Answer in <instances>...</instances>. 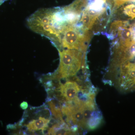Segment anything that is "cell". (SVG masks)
Here are the masks:
<instances>
[{
    "mask_svg": "<svg viewBox=\"0 0 135 135\" xmlns=\"http://www.w3.org/2000/svg\"><path fill=\"white\" fill-rule=\"evenodd\" d=\"M58 10L59 8L41 9L32 14L26 21L29 29L49 39L57 49L61 47L62 30Z\"/></svg>",
    "mask_w": 135,
    "mask_h": 135,
    "instance_id": "obj_1",
    "label": "cell"
},
{
    "mask_svg": "<svg viewBox=\"0 0 135 135\" xmlns=\"http://www.w3.org/2000/svg\"><path fill=\"white\" fill-rule=\"evenodd\" d=\"M60 64L54 78L63 79L78 75L80 71H86L85 55L81 51L74 49L58 50Z\"/></svg>",
    "mask_w": 135,
    "mask_h": 135,
    "instance_id": "obj_2",
    "label": "cell"
},
{
    "mask_svg": "<svg viewBox=\"0 0 135 135\" xmlns=\"http://www.w3.org/2000/svg\"><path fill=\"white\" fill-rule=\"evenodd\" d=\"M88 38V35L81 33L78 27L74 25L68 24L62 29L60 33L61 48L85 52L86 50L85 43Z\"/></svg>",
    "mask_w": 135,
    "mask_h": 135,
    "instance_id": "obj_3",
    "label": "cell"
},
{
    "mask_svg": "<svg viewBox=\"0 0 135 135\" xmlns=\"http://www.w3.org/2000/svg\"><path fill=\"white\" fill-rule=\"evenodd\" d=\"M101 14V12H97L88 7L83 14L80 20L83 31H87L92 28L96 20Z\"/></svg>",
    "mask_w": 135,
    "mask_h": 135,
    "instance_id": "obj_4",
    "label": "cell"
},
{
    "mask_svg": "<svg viewBox=\"0 0 135 135\" xmlns=\"http://www.w3.org/2000/svg\"><path fill=\"white\" fill-rule=\"evenodd\" d=\"M118 30V36L121 45V47H127L134 40L133 29L130 27L122 26L120 27Z\"/></svg>",
    "mask_w": 135,
    "mask_h": 135,
    "instance_id": "obj_5",
    "label": "cell"
},
{
    "mask_svg": "<svg viewBox=\"0 0 135 135\" xmlns=\"http://www.w3.org/2000/svg\"><path fill=\"white\" fill-rule=\"evenodd\" d=\"M50 120L44 117H40L37 119H33L27 125L26 127L30 131L46 130L48 127Z\"/></svg>",
    "mask_w": 135,
    "mask_h": 135,
    "instance_id": "obj_6",
    "label": "cell"
},
{
    "mask_svg": "<svg viewBox=\"0 0 135 135\" xmlns=\"http://www.w3.org/2000/svg\"><path fill=\"white\" fill-rule=\"evenodd\" d=\"M124 12L128 16L134 19L135 18V5L131 4L127 5L124 8Z\"/></svg>",
    "mask_w": 135,
    "mask_h": 135,
    "instance_id": "obj_7",
    "label": "cell"
},
{
    "mask_svg": "<svg viewBox=\"0 0 135 135\" xmlns=\"http://www.w3.org/2000/svg\"><path fill=\"white\" fill-rule=\"evenodd\" d=\"M115 5L117 6H119L122 5L124 3L127 1H129L130 0H114Z\"/></svg>",
    "mask_w": 135,
    "mask_h": 135,
    "instance_id": "obj_8",
    "label": "cell"
},
{
    "mask_svg": "<svg viewBox=\"0 0 135 135\" xmlns=\"http://www.w3.org/2000/svg\"><path fill=\"white\" fill-rule=\"evenodd\" d=\"M28 103L26 101H23L20 104V107L22 110H26L28 108Z\"/></svg>",
    "mask_w": 135,
    "mask_h": 135,
    "instance_id": "obj_9",
    "label": "cell"
},
{
    "mask_svg": "<svg viewBox=\"0 0 135 135\" xmlns=\"http://www.w3.org/2000/svg\"><path fill=\"white\" fill-rule=\"evenodd\" d=\"M6 1H7V0H0V4H2Z\"/></svg>",
    "mask_w": 135,
    "mask_h": 135,
    "instance_id": "obj_10",
    "label": "cell"
},
{
    "mask_svg": "<svg viewBox=\"0 0 135 135\" xmlns=\"http://www.w3.org/2000/svg\"><path fill=\"white\" fill-rule=\"evenodd\" d=\"M130 1H131L133 2H135V0H130Z\"/></svg>",
    "mask_w": 135,
    "mask_h": 135,
    "instance_id": "obj_11",
    "label": "cell"
},
{
    "mask_svg": "<svg viewBox=\"0 0 135 135\" xmlns=\"http://www.w3.org/2000/svg\"><path fill=\"white\" fill-rule=\"evenodd\" d=\"M103 1L104 2H105V1H106V0H103Z\"/></svg>",
    "mask_w": 135,
    "mask_h": 135,
    "instance_id": "obj_12",
    "label": "cell"
}]
</instances>
